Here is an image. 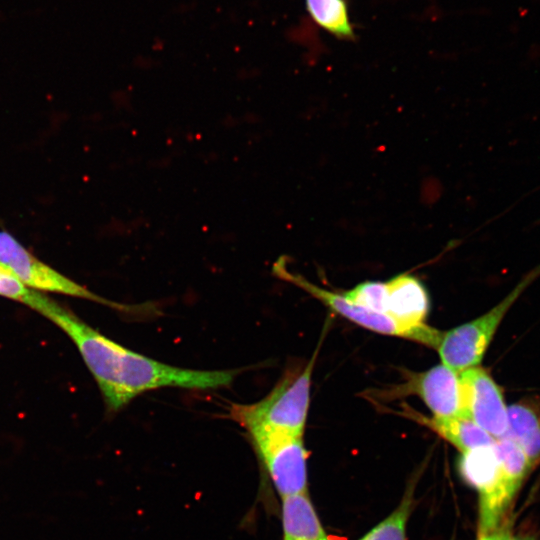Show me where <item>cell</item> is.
<instances>
[{
    "label": "cell",
    "instance_id": "14",
    "mask_svg": "<svg viewBox=\"0 0 540 540\" xmlns=\"http://www.w3.org/2000/svg\"><path fill=\"white\" fill-rule=\"evenodd\" d=\"M311 20L322 30L342 41H355V26L348 0H305Z\"/></svg>",
    "mask_w": 540,
    "mask_h": 540
},
{
    "label": "cell",
    "instance_id": "9",
    "mask_svg": "<svg viewBox=\"0 0 540 540\" xmlns=\"http://www.w3.org/2000/svg\"><path fill=\"white\" fill-rule=\"evenodd\" d=\"M416 395L435 417L461 416L459 374L440 364L421 373L408 374L406 381L388 396Z\"/></svg>",
    "mask_w": 540,
    "mask_h": 540
},
{
    "label": "cell",
    "instance_id": "17",
    "mask_svg": "<svg viewBox=\"0 0 540 540\" xmlns=\"http://www.w3.org/2000/svg\"><path fill=\"white\" fill-rule=\"evenodd\" d=\"M342 295L347 301L353 304L374 312L386 314V283L377 281L363 282L353 289L344 292Z\"/></svg>",
    "mask_w": 540,
    "mask_h": 540
},
{
    "label": "cell",
    "instance_id": "19",
    "mask_svg": "<svg viewBox=\"0 0 540 540\" xmlns=\"http://www.w3.org/2000/svg\"><path fill=\"white\" fill-rule=\"evenodd\" d=\"M504 532H496L493 531L491 533L479 535L478 540H502L503 539Z\"/></svg>",
    "mask_w": 540,
    "mask_h": 540
},
{
    "label": "cell",
    "instance_id": "13",
    "mask_svg": "<svg viewBox=\"0 0 540 540\" xmlns=\"http://www.w3.org/2000/svg\"><path fill=\"white\" fill-rule=\"evenodd\" d=\"M423 423L456 447L461 453L492 446L495 439L472 420L463 417L424 418Z\"/></svg>",
    "mask_w": 540,
    "mask_h": 540
},
{
    "label": "cell",
    "instance_id": "16",
    "mask_svg": "<svg viewBox=\"0 0 540 540\" xmlns=\"http://www.w3.org/2000/svg\"><path fill=\"white\" fill-rule=\"evenodd\" d=\"M411 509L412 496L407 493L396 510L359 540H407L406 525Z\"/></svg>",
    "mask_w": 540,
    "mask_h": 540
},
{
    "label": "cell",
    "instance_id": "12",
    "mask_svg": "<svg viewBox=\"0 0 540 540\" xmlns=\"http://www.w3.org/2000/svg\"><path fill=\"white\" fill-rule=\"evenodd\" d=\"M508 434L532 464L540 460V403L524 399L507 408Z\"/></svg>",
    "mask_w": 540,
    "mask_h": 540
},
{
    "label": "cell",
    "instance_id": "1",
    "mask_svg": "<svg viewBox=\"0 0 540 540\" xmlns=\"http://www.w3.org/2000/svg\"><path fill=\"white\" fill-rule=\"evenodd\" d=\"M29 308L57 325L75 344L107 409L117 412L138 395L163 387L211 390L229 386L236 370H195L134 352L101 334L75 313L36 292Z\"/></svg>",
    "mask_w": 540,
    "mask_h": 540
},
{
    "label": "cell",
    "instance_id": "7",
    "mask_svg": "<svg viewBox=\"0 0 540 540\" xmlns=\"http://www.w3.org/2000/svg\"><path fill=\"white\" fill-rule=\"evenodd\" d=\"M459 470L479 493V535L495 531L515 493L500 475L493 445L462 453Z\"/></svg>",
    "mask_w": 540,
    "mask_h": 540
},
{
    "label": "cell",
    "instance_id": "3",
    "mask_svg": "<svg viewBox=\"0 0 540 540\" xmlns=\"http://www.w3.org/2000/svg\"><path fill=\"white\" fill-rule=\"evenodd\" d=\"M540 275V267L526 275L496 306L478 318L442 333L437 347L442 364L460 373L478 366L501 321L523 291Z\"/></svg>",
    "mask_w": 540,
    "mask_h": 540
},
{
    "label": "cell",
    "instance_id": "10",
    "mask_svg": "<svg viewBox=\"0 0 540 540\" xmlns=\"http://www.w3.org/2000/svg\"><path fill=\"white\" fill-rule=\"evenodd\" d=\"M386 314L406 325H421L429 312V297L414 276L398 275L386 282Z\"/></svg>",
    "mask_w": 540,
    "mask_h": 540
},
{
    "label": "cell",
    "instance_id": "11",
    "mask_svg": "<svg viewBox=\"0 0 540 540\" xmlns=\"http://www.w3.org/2000/svg\"><path fill=\"white\" fill-rule=\"evenodd\" d=\"M283 540H330L307 492L282 498Z\"/></svg>",
    "mask_w": 540,
    "mask_h": 540
},
{
    "label": "cell",
    "instance_id": "5",
    "mask_svg": "<svg viewBox=\"0 0 540 540\" xmlns=\"http://www.w3.org/2000/svg\"><path fill=\"white\" fill-rule=\"evenodd\" d=\"M277 270L279 276L297 285L329 309L357 325L377 333L407 338L436 349L439 345L442 332L425 323L415 326L400 323L387 314L374 312L353 304L347 301L342 294L319 287L300 275L288 272L282 266L277 267Z\"/></svg>",
    "mask_w": 540,
    "mask_h": 540
},
{
    "label": "cell",
    "instance_id": "20",
    "mask_svg": "<svg viewBox=\"0 0 540 540\" xmlns=\"http://www.w3.org/2000/svg\"><path fill=\"white\" fill-rule=\"evenodd\" d=\"M502 540H522V539L513 537L508 532H504Z\"/></svg>",
    "mask_w": 540,
    "mask_h": 540
},
{
    "label": "cell",
    "instance_id": "2",
    "mask_svg": "<svg viewBox=\"0 0 540 540\" xmlns=\"http://www.w3.org/2000/svg\"><path fill=\"white\" fill-rule=\"evenodd\" d=\"M315 359L316 353L303 368L286 372L262 400L253 404H233L230 409L232 419L247 432L269 429L303 436Z\"/></svg>",
    "mask_w": 540,
    "mask_h": 540
},
{
    "label": "cell",
    "instance_id": "4",
    "mask_svg": "<svg viewBox=\"0 0 540 540\" xmlns=\"http://www.w3.org/2000/svg\"><path fill=\"white\" fill-rule=\"evenodd\" d=\"M248 433L281 497L307 492V451L302 435L269 429Z\"/></svg>",
    "mask_w": 540,
    "mask_h": 540
},
{
    "label": "cell",
    "instance_id": "18",
    "mask_svg": "<svg viewBox=\"0 0 540 540\" xmlns=\"http://www.w3.org/2000/svg\"><path fill=\"white\" fill-rule=\"evenodd\" d=\"M36 291L27 288L18 277L0 262V296L29 306Z\"/></svg>",
    "mask_w": 540,
    "mask_h": 540
},
{
    "label": "cell",
    "instance_id": "8",
    "mask_svg": "<svg viewBox=\"0 0 540 540\" xmlns=\"http://www.w3.org/2000/svg\"><path fill=\"white\" fill-rule=\"evenodd\" d=\"M461 416L476 423L495 440L508 434L507 406L501 388L482 367L459 373Z\"/></svg>",
    "mask_w": 540,
    "mask_h": 540
},
{
    "label": "cell",
    "instance_id": "6",
    "mask_svg": "<svg viewBox=\"0 0 540 540\" xmlns=\"http://www.w3.org/2000/svg\"><path fill=\"white\" fill-rule=\"evenodd\" d=\"M0 262L31 290L83 298L119 310L124 309L121 304L98 296L44 263L5 230H0Z\"/></svg>",
    "mask_w": 540,
    "mask_h": 540
},
{
    "label": "cell",
    "instance_id": "15",
    "mask_svg": "<svg viewBox=\"0 0 540 540\" xmlns=\"http://www.w3.org/2000/svg\"><path fill=\"white\" fill-rule=\"evenodd\" d=\"M493 449L501 475L513 489L518 491L533 465L520 446L511 438L495 440Z\"/></svg>",
    "mask_w": 540,
    "mask_h": 540
}]
</instances>
